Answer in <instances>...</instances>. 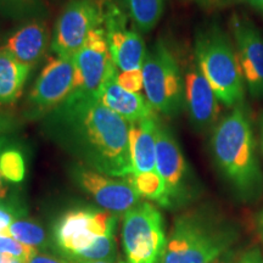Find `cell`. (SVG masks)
I'll return each instance as SVG.
<instances>
[{"mask_svg": "<svg viewBox=\"0 0 263 263\" xmlns=\"http://www.w3.org/2000/svg\"><path fill=\"white\" fill-rule=\"evenodd\" d=\"M122 244L126 263H161L167 239L162 215L149 202H139L124 213Z\"/></svg>", "mask_w": 263, "mask_h": 263, "instance_id": "8992f818", "label": "cell"}, {"mask_svg": "<svg viewBox=\"0 0 263 263\" xmlns=\"http://www.w3.org/2000/svg\"><path fill=\"white\" fill-rule=\"evenodd\" d=\"M117 76L110 78L101 87L97 97L99 101L128 123L157 116L155 108L144 95L130 93L118 84Z\"/></svg>", "mask_w": 263, "mask_h": 263, "instance_id": "e0dca14e", "label": "cell"}, {"mask_svg": "<svg viewBox=\"0 0 263 263\" xmlns=\"http://www.w3.org/2000/svg\"><path fill=\"white\" fill-rule=\"evenodd\" d=\"M8 234L22 244L37 248L44 244L45 232L38 223L28 219H17L9 227Z\"/></svg>", "mask_w": 263, "mask_h": 263, "instance_id": "cb8c5ba5", "label": "cell"}, {"mask_svg": "<svg viewBox=\"0 0 263 263\" xmlns=\"http://www.w3.org/2000/svg\"><path fill=\"white\" fill-rule=\"evenodd\" d=\"M127 178L140 196L156 201L161 206L167 207L166 188H164L163 180L161 179L156 171L155 172L129 174L127 176Z\"/></svg>", "mask_w": 263, "mask_h": 263, "instance_id": "7402d4cb", "label": "cell"}, {"mask_svg": "<svg viewBox=\"0 0 263 263\" xmlns=\"http://www.w3.org/2000/svg\"><path fill=\"white\" fill-rule=\"evenodd\" d=\"M4 201V200H3ZM0 201V233H8L9 227L22 215L17 206Z\"/></svg>", "mask_w": 263, "mask_h": 263, "instance_id": "83f0119b", "label": "cell"}, {"mask_svg": "<svg viewBox=\"0 0 263 263\" xmlns=\"http://www.w3.org/2000/svg\"><path fill=\"white\" fill-rule=\"evenodd\" d=\"M0 173L6 182L21 183L26 176L24 154L11 143L0 154Z\"/></svg>", "mask_w": 263, "mask_h": 263, "instance_id": "603a6c76", "label": "cell"}, {"mask_svg": "<svg viewBox=\"0 0 263 263\" xmlns=\"http://www.w3.org/2000/svg\"><path fill=\"white\" fill-rule=\"evenodd\" d=\"M196 2L201 3V4H205V2H206V0H196Z\"/></svg>", "mask_w": 263, "mask_h": 263, "instance_id": "ab89813d", "label": "cell"}, {"mask_svg": "<svg viewBox=\"0 0 263 263\" xmlns=\"http://www.w3.org/2000/svg\"><path fill=\"white\" fill-rule=\"evenodd\" d=\"M229 28L249 94L263 99V33L246 15L234 14Z\"/></svg>", "mask_w": 263, "mask_h": 263, "instance_id": "4fadbf2b", "label": "cell"}, {"mask_svg": "<svg viewBox=\"0 0 263 263\" xmlns=\"http://www.w3.org/2000/svg\"><path fill=\"white\" fill-rule=\"evenodd\" d=\"M74 77L73 59H50L28 93L25 116L29 120H42L45 115L60 106L73 93Z\"/></svg>", "mask_w": 263, "mask_h": 263, "instance_id": "9c48e42d", "label": "cell"}, {"mask_svg": "<svg viewBox=\"0 0 263 263\" xmlns=\"http://www.w3.org/2000/svg\"><path fill=\"white\" fill-rule=\"evenodd\" d=\"M130 21L140 33H147L160 22L166 0H122Z\"/></svg>", "mask_w": 263, "mask_h": 263, "instance_id": "ffe728a7", "label": "cell"}, {"mask_svg": "<svg viewBox=\"0 0 263 263\" xmlns=\"http://www.w3.org/2000/svg\"><path fill=\"white\" fill-rule=\"evenodd\" d=\"M73 259L82 261H107L115 263L116 259V241L115 234L104 235L98 238L97 241ZM72 261V259H71Z\"/></svg>", "mask_w": 263, "mask_h": 263, "instance_id": "d4e9b609", "label": "cell"}, {"mask_svg": "<svg viewBox=\"0 0 263 263\" xmlns=\"http://www.w3.org/2000/svg\"><path fill=\"white\" fill-rule=\"evenodd\" d=\"M236 263H263V257L257 249L249 250L238 259Z\"/></svg>", "mask_w": 263, "mask_h": 263, "instance_id": "1f68e13d", "label": "cell"}, {"mask_svg": "<svg viewBox=\"0 0 263 263\" xmlns=\"http://www.w3.org/2000/svg\"><path fill=\"white\" fill-rule=\"evenodd\" d=\"M10 141H11V139H10V136L0 137V154H2V151L9 145ZM5 182L6 180L3 178L2 173H0V201L5 200L6 196H8V193H9V188H8V185H6Z\"/></svg>", "mask_w": 263, "mask_h": 263, "instance_id": "f546056e", "label": "cell"}, {"mask_svg": "<svg viewBox=\"0 0 263 263\" xmlns=\"http://www.w3.org/2000/svg\"><path fill=\"white\" fill-rule=\"evenodd\" d=\"M232 0H206L203 5H224Z\"/></svg>", "mask_w": 263, "mask_h": 263, "instance_id": "d590c367", "label": "cell"}, {"mask_svg": "<svg viewBox=\"0 0 263 263\" xmlns=\"http://www.w3.org/2000/svg\"><path fill=\"white\" fill-rule=\"evenodd\" d=\"M159 122V116H154L129 123L128 143L133 174L156 171V136Z\"/></svg>", "mask_w": 263, "mask_h": 263, "instance_id": "ac0fdd59", "label": "cell"}, {"mask_svg": "<svg viewBox=\"0 0 263 263\" xmlns=\"http://www.w3.org/2000/svg\"><path fill=\"white\" fill-rule=\"evenodd\" d=\"M49 45H51V37L47 21L33 20L10 33L2 48L21 64L33 68L43 61Z\"/></svg>", "mask_w": 263, "mask_h": 263, "instance_id": "2e32d148", "label": "cell"}, {"mask_svg": "<svg viewBox=\"0 0 263 263\" xmlns=\"http://www.w3.org/2000/svg\"><path fill=\"white\" fill-rule=\"evenodd\" d=\"M184 103L195 129H213L219 114L218 99L195 60L189 64L184 74Z\"/></svg>", "mask_w": 263, "mask_h": 263, "instance_id": "9a60e30c", "label": "cell"}, {"mask_svg": "<svg viewBox=\"0 0 263 263\" xmlns=\"http://www.w3.org/2000/svg\"><path fill=\"white\" fill-rule=\"evenodd\" d=\"M68 263H112L107 261H82V259H72Z\"/></svg>", "mask_w": 263, "mask_h": 263, "instance_id": "8d00e7d4", "label": "cell"}, {"mask_svg": "<svg viewBox=\"0 0 263 263\" xmlns=\"http://www.w3.org/2000/svg\"><path fill=\"white\" fill-rule=\"evenodd\" d=\"M245 2L246 4H249L251 8H254L256 11L263 15V0H241Z\"/></svg>", "mask_w": 263, "mask_h": 263, "instance_id": "836d02e7", "label": "cell"}, {"mask_svg": "<svg viewBox=\"0 0 263 263\" xmlns=\"http://www.w3.org/2000/svg\"><path fill=\"white\" fill-rule=\"evenodd\" d=\"M37 251V249L32 246L25 245L22 242L9 235L8 233H0V254L14 256L21 258L24 261H28V258Z\"/></svg>", "mask_w": 263, "mask_h": 263, "instance_id": "484cf974", "label": "cell"}, {"mask_svg": "<svg viewBox=\"0 0 263 263\" xmlns=\"http://www.w3.org/2000/svg\"><path fill=\"white\" fill-rule=\"evenodd\" d=\"M20 127V121L11 111L0 106V137L10 136Z\"/></svg>", "mask_w": 263, "mask_h": 263, "instance_id": "f1b7e54d", "label": "cell"}, {"mask_svg": "<svg viewBox=\"0 0 263 263\" xmlns=\"http://www.w3.org/2000/svg\"><path fill=\"white\" fill-rule=\"evenodd\" d=\"M41 122L45 136L91 170L115 178L133 174L129 123L94 95L74 90Z\"/></svg>", "mask_w": 263, "mask_h": 263, "instance_id": "6da1fadb", "label": "cell"}, {"mask_svg": "<svg viewBox=\"0 0 263 263\" xmlns=\"http://www.w3.org/2000/svg\"><path fill=\"white\" fill-rule=\"evenodd\" d=\"M156 172L166 188L167 207L182 203L192 196L189 164L173 132L161 120L156 136Z\"/></svg>", "mask_w": 263, "mask_h": 263, "instance_id": "8fae6325", "label": "cell"}, {"mask_svg": "<svg viewBox=\"0 0 263 263\" xmlns=\"http://www.w3.org/2000/svg\"><path fill=\"white\" fill-rule=\"evenodd\" d=\"M0 263H27V261H24V259H21V258L14 257V256L0 254Z\"/></svg>", "mask_w": 263, "mask_h": 263, "instance_id": "d6a6232c", "label": "cell"}, {"mask_svg": "<svg viewBox=\"0 0 263 263\" xmlns=\"http://www.w3.org/2000/svg\"><path fill=\"white\" fill-rule=\"evenodd\" d=\"M104 0H70L57 20L51 51L73 59L93 29L104 26Z\"/></svg>", "mask_w": 263, "mask_h": 263, "instance_id": "52a82bcc", "label": "cell"}, {"mask_svg": "<svg viewBox=\"0 0 263 263\" xmlns=\"http://www.w3.org/2000/svg\"><path fill=\"white\" fill-rule=\"evenodd\" d=\"M228 233L213 228L201 217L177 219L161 263H211L229 245Z\"/></svg>", "mask_w": 263, "mask_h": 263, "instance_id": "5b68a950", "label": "cell"}, {"mask_svg": "<svg viewBox=\"0 0 263 263\" xmlns=\"http://www.w3.org/2000/svg\"><path fill=\"white\" fill-rule=\"evenodd\" d=\"M210 146L217 168L240 199H257L263 190V176L254 124L245 104L233 107L216 123Z\"/></svg>", "mask_w": 263, "mask_h": 263, "instance_id": "7a4b0ae2", "label": "cell"}, {"mask_svg": "<svg viewBox=\"0 0 263 263\" xmlns=\"http://www.w3.org/2000/svg\"><path fill=\"white\" fill-rule=\"evenodd\" d=\"M117 217L112 212L82 209L59 219L54 234L58 245L71 259L90 248L98 238L115 234Z\"/></svg>", "mask_w": 263, "mask_h": 263, "instance_id": "ba28073f", "label": "cell"}, {"mask_svg": "<svg viewBox=\"0 0 263 263\" xmlns=\"http://www.w3.org/2000/svg\"><path fill=\"white\" fill-rule=\"evenodd\" d=\"M32 68L21 64L0 47V106L12 105L18 100Z\"/></svg>", "mask_w": 263, "mask_h": 263, "instance_id": "d6986e66", "label": "cell"}, {"mask_svg": "<svg viewBox=\"0 0 263 263\" xmlns=\"http://www.w3.org/2000/svg\"><path fill=\"white\" fill-rule=\"evenodd\" d=\"M74 90L98 97L101 87L120 73L111 57L104 26L93 29L74 55ZM73 90V91H74Z\"/></svg>", "mask_w": 263, "mask_h": 263, "instance_id": "7c38bea8", "label": "cell"}, {"mask_svg": "<svg viewBox=\"0 0 263 263\" xmlns=\"http://www.w3.org/2000/svg\"><path fill=\"white\" fill-rule=\"evenodd\" d=\"M144 93L156 112L176 117L185 108L184 76L173 52L157 41L146 52L143 67Z\"/></svg>", "mask_w": 263, "mask_h": 263, "instance_id": "277c9868", "label": "cell"}, {"mask_svg": "<svg viewBox=\"0 0 263 263\" xmlns=\"http://www.w3.org/2000/svg\"><path fill=\"white\" fill-rule=\"evenodd\" d=\"M117 82L123 89L130 93L141 94V90L144 89V78L143 71L141 70H133L120 72L117 76Z\"/></svg>", "mask_w": 263, "mask_h": 263, "instance_id": "4316f807", "label": "cell"}, {"mask_svg": "<svg viewBox=\"0 0 263 263\" xmlns=\"http://www.w3.org/2000/svg\"><path fill=\"white\" fill-rule=\"evenodd\" d=\"M258 129H259V139H261V149L263 154V111L258 117Z\"/></svg>", "mask_w": 263, "mask_h": 263, "instance_id": "e575fe53", "label": "cell"}, {"mask_svg": "<svg viewBox=\"0 0 263 263\" xmlns=\"http://www.w3.org/2000/svg\"><path fill=\"white\" fill-rule=\"evenodd\" d=\"M0 15L14 22L47 20L49 9L44 0H0Z\"/></svg>", "mask_w": 263, "mask_h": 263, "instance_id": "44dd1931", "label": "cell"}, {"mask_svg": "<svg viewBox=\"0 0 263 263\" xmlns=\"http://www.w3.org/2000/svg\"><path fill=\"white\" fill-rule=\"evenodd\" d=\"M104 29L112 60L120 72L141 70L146 57L145 42L116 0H104Z\"/></svg>", "mask_w": 263, "mask_h": 263, "instance_id": "30bf717a", "label": "cell"}, {"mask_svg": "<svg viewBox=\"0 0 263 263\" xmlns=\"http://www.w3.org/2000/svg\"><path fill=\"white\" fill-rule=\"evenodd\" d=\"M211 263H229V258L228 257H223V256H221V257L216 258L215 261H212Z\"/></svg>", "mask_w": 263, "mask_h": 263, "instance_id": "f35d334b", "label": "cell"}, {"mask_svg": "<svg viewBox=\"0 0 263 263\" xmlns=\"http://www.w3.org/2000/svg\"><path fill=\"white\" fill-rule=\"evenodd\" d=\"M27 263H68V262L62 261V259L54 257V256H49L45 254H41L39 251H35L34 254L28 258Z\"/></svg>", "mask_w": 263, "mask_h": 263, "instance_id": "4dcf8cb0", "label": "cell"}, {"mask_svg": "<svg viewBox=\"0 0 263 263\" xmlns=\"http://www.w3.org/2000/svg\"><path fill=\"white\" fill-rule=\"evenodd\" d=\"M74 179L98 205L112 213H126L139 203L140 195L126 179H117L84 167L74 168Z\"/></svg>", "mask_w": 263, "mask_h": 263, "instance_id": "5bb4252c", "label": "cell"}, {"mask_svg": "<svg viewBox=\"0 0 263 263\" xmlns=\"http://www.w3.org/2000/svg\"><path fill=\"white\" fill-rule=\"evenodd\" d=\"M257 223H258V229H259V233H261V235H262V238H263V211L261 212V215L258 216Z\"/></svg>", "mask_w": 263, "mask_h": 263, "instance_id": "74e56055", "label": "cell"}, {"mask_svg": "<svg viewBox=\"0 0 263 263\" xmlns=\"http://www.w3.org/2000/svg\"><path fill=\"white\" fill-rule=\"evenodd\" d=\"M194 60L219 103L227 107L244 104L246 85L238 55L232 39L218 25H209L197 31Z\"/></svg>", "mask_w": 263, "mask_h": 263, "instance_id": "3957f363", "label": "cell"}]
</instances>
